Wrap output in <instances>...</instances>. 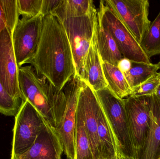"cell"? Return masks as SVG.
<instances>
[{"instance_id":"obj_20","label":"cell","mask_w":160,"mask_h":159,"mask_svg":"<svg viewBox=\"0 0 160 159\" xmlns=\"http://www.w3.org/2000/svg\"><path fill=\"white\" fill-rule=\"evenodd\" d=\"M75 159H94L86 132L82 113L78 105L75 134Z\"/></svg>"},{"instance_id":"obj_2","label":"cell","mask_w":160,"mask_h":159,"mask_svg":"<svg viewBox=\"0 0 160 159\" xmlns=\"http://www.w3.org/2000/svg\"><path fill=\"white\" fill-rule=\"evenodd\" d=\"M19 85L24 100L35 108L50 125L56 129L66 106L63 91L57 89L46 78L38 75L31 65L19 68Z\"/></svg>"},{"instance_id":"obj_16","label":"cell","mask_w":160,"mask_h":159,"mask_svg":"<svg viewBox=\"0 0 160 159\" xmlns=\"http://www.w3.org/2000/svg\"><path fill=\"white\" fill-rule=\"evenodd\" d=\"M97 43L102 62L117 66L118 62L124 57L110 33L98 23Z\"/></svg>"},{"instance_id":"obj_5","label":"cell","mask_w":160,"mask_h":159,"mask_svg":"<svg viewBox=\"0 0 160 159\" xmlns=\"http://www.w3.org/2000/svg\"><path fill=\"white\" fill-rule=\"evenodd\" d=\"M98 18V24L110 33L124 58L132 62L151 63L139 42L104 1L100 2Z\"/></svg>"},{"instance_id":"obj_27","label":"cell","mask_w":160,"mask_h":159,"mask_svg":"<svg viewBox=\"0 0 160 159\" xmlns=\"http://www.w3.org/2000/svg\"><path fill=\"white\" fill-rule=\"evenodd\" d=\"M61 0H42L41 15L43 17L52 14L61 2Z\"/></svg>"},{"instance_id":"obj_29","label":"cell","mask_w":160,"mask_h":159,"mask_svg":"<svg viewBox=\"0 0 160 159\" xmlns=\"http://www.w3.org/2000/svg\"><path fill=\"white\" fill-rule=\"evenodd\" d=\"M117 156L118 159H136L132 157H130L128 156H126L124 154H121L119 152L117 151Z\"/></svg>"},{"instance_id":"obj_23","label":"cell","mask_w":160,"mask_h":159,"mask_svg":"<svg viewBox=\"0 0 160 159\" xmlns=\"http://www.w3.org/2000/svg\"><path fill=\"white\" fill-rule=\"evenodd\" d=\"M140 45L150 59L153 56L160 54V12L151 22Z\"/></svg>"},{"instance_id":"obj_21","label":"cell","mask_w":160,"mask_h":159,"mask_svg":"<svg viewBox=\"0 0 160 159\" xmlns=\"http://www.w3.org/2000/svg\"><path fill=\"white\" fill-rule=\"evenodd\" d=\"M159 69L158 63L132 62L130 70L124 74L129 86L132 89L146 81L158 72Z\"/></svg>"},{"instance_id":"obj_25","label":"cell","mask_w":160,"mask_h":159,"mask_svg":"<svg viewBox=\"0 0 160 159\" xmlns=\"http://www.w3.org/2000/svg\"><path fill=\"white\" fill-rule=\"evenodd\" d=\"M160 84V73H156L143 83L132 89L130 96L134 97H150L156 95Z\"/></svg>"},{"instance_id":"obj_6","label":"cell","mask_w":160,"mask_h":159,"mask_svg":"<svg viewBox=\"0 0 160 159\" xmlns=\"http://www.w3.org/2000/svg\"><path fill=\"white\" fill-rule=\"evenodd\" d=\"M46 122L35 108L25 101L15 116L11 159L19 157L31 147Z\"/></svg>"},{"instance_id":"obj_33","label":"cell","mask_w":160,"mask_h":159,"mask_svg":"<svg viewBox=\"0 0 160 159\" xmlns=\"http://www.w3.org/2000/svg\"><path fill=\"white\" fill-rule=\"evenodd\" d=\"M117 158H118V157H117Z\"/></svg>"},{"instance_id":"obj_32","label":"cell","mask_w":160,"mask_h":159,"mask_svg":"<svg viewBox=\"0 0 160 159\" xmlns=\"http://www.w3.org/2000/svg\"><path fill=\"white\" fill-rule=\"evenodd\" d=\"M158 63L159 65H160V62H159V63Z\"/></svg>"},{"instance_id":"obj_1","label":"cell","mask_w":160,"mask_h":159,"mask_svg":"<svg viewBox=\"0 0 160 159\" xmlns=\"http://www.w3.org/2000/svg\"><path fill=\"white\" fill-rule=\"evenodd\" d=\"M29 63L38 75L46 78L60 91L75 74L67 35L61 21L53 14L43 18L40 40Z\"/></svg>"},{"instance_id":"obj_7","label":"cell","mask_w":160,"mask_h":159,"mask_svg":"<svg viewBox=\"0 0 160 159\" xmlns=\"http://www.w3.org/2000/svg\"><path fill=\"white\" fill-rule=\"evenodd\" d=\"M104 2L141 44L151 23L148 18L149 1L106 0Z\"/></svg>"},{"instance_id":"obj_19","label":"cell","mask_w":160,"mask_h":159,"mask_svg":"<svg viewBox=\"0 0 160 159\" xmlns=\"http://www.w3.org/2000/svg\"><path fill=\"white\" fill-rule=\"evenodd\" d=\"M95 7L93 1L91 0H61L52 14L62 21L87 15Z\"/></svg>"},{"instance_id":"obj_13","label":"cell","mask_w":160,"mask_h":159,"mask_svg":"<svg viewBox=\"0 0 160 159\" xmlns=\"http://www.w3.org/2000/svg\"><path fill=\"white\" fill-rule=\"evenodd\" d=\"M63 147L56 129L46 121L31 147L12 159H62Z\"/></svg>"},{"instance_id":"obj_26","label":"cell","mask_w":160,"mask_h":159,"mask_svg":"<svg viewBox=\"0 0 160 159\" xmlns=\"http://www.w3.org/2000/svg\"><path fill=\"white\" fill-rule=\"evenodd\" d=\"M20 16L33 17L41 15L42 0H17Z\"/></svg>"},{"instance_id":"obj_10","label":"cell","mask_w":160,"mask_h":159,"mask_svg":"<svg viewBox=\"0 0 160 159\" xmlns=\"http://www.w3.org/2000/svg\"><path fill=\"white\" fill-rule=\"evenodd\" d=\"M148 97L129 96L124 99L132 141L138 159L145 143L151 125Z\"/></svg>"},{"instance_id":"obj_31","label":"cell","mask_w":160,"mask_h":159,"mask_svg":"<svg viewBox=\"0 0 160 159\" xmlns=\"http://www.w3.org/2000/svg\"><path fill=\"white\" fill-rule=\"evenodd\" d=\"M112 159H118L117 157V155L116 156H115V157H114Z\"/></svg>"},{"instance_id":"obj_30","label":"cell","mask_w":160,"mask_h":159,"mask_svg":"<svg viewBox=\"0 0 160 159\" xmlns=\"http://www.w3.org/2000/svg\"><path fill=\"white\" fill-rule=\"evenodd\" d=\"M156 95L158 96L159 98H160V84L158 88V90H157V93H156Z\"/></svg>"},{"instance_id":"obj_24","label":"cell","mask_w":160,"mask_h":159,"mask_svg":"<svg viewBox=\"0 0 160 159\" xmlns=\"http://www.w3.org/2000/svg\"><path fill=\"white\" fill-rule=\"evenodd\" d=\"M24 100L11 96L4 87L0 82V113L7 116H15Z\"/></svg>"},{"instance_id":"obj_3","label":"cell","mask_w":160,"mask_h":159,"mask_svg":"<svg viewBox=\"0 0 160 159\" xmlns=\"http://www.w3.org/2000/svg\"><path fill=\"white\" fill-rule=\"evenodd\" d=\"M114 137L118 152L138 159L132 141L124 99L107 87L95 91Z\"/></svg>"},{"instance_id":"obj_4","label":"cell","mask_w":160,"mask_h":159,"mask_svg":"<svg viewBox=\"0 0 160 159\" xmlns=\"http://www.w3.org/2000/svg\"><path fill=\"white\" fill-rule=\"evenodd\" d=\"M62 21L72 49L75 75L82 79L85 59L98 25L96 7L87 15Z\"/></svg>"},{"instance_id":"obj_28","label":"cell","mask_w":160,"mask_h":159,"mask_svg":"<svg viewBox=\"0 0 160 159\" xmlns=\"http://www.w3.org/2000/svg\"><path fill=\"white\" fill-rule=\"evenodd\" d=\"M132 62L128 59L124 58L118 62L117 67L123 73L127 72L130 70Z\"/></svg>"},{"instance_id":"obj_14","label":"cell","mask_w":160,"mask_h":159,"mask_svg":"<svg viewBox=\"0 0 160 159\" xmlns=\"http://www.w3.org/2000/svg\"><path fill=\"white\" fill-rule=\"evenodd\" d=\"M97 28L86 56L82 80L87 83L95 91L107 87L102 69V62L97 46Z\"/></svg>"},{"instance_id":"obj_18","label":"cell","mask_w":160,"mask_h":159,"mask_svg":"<svg viewBox=\"0 0 160 159\" xmlns=\"http://www.w3.org/2000/svg\"><path fill=\"white\" fill-rule=\"evenodd\" d=\"M98 120V136L101 158L112 159L116 156L117 149L114 137L101 106Z\"/></svg>"},{"instance_id":"obj_8","label":"cell","mask_w":160,"mask_h":159,"mask_svg":"<svg viewBox=\"0 0 160 159\" xmlns=\"http://www.w3.org/2000/svg\"><path fill=\"white\" fill-rule=\"evenodd\" d=\"M41 15L33 17L22 16L18 21L12 34L13 47L19 68L29 63L34 56L43 27Z\"/></svg>"},{"instance_id":"obj_9","label":"cell","mask_w":160,"mask_h":159,"mask_svg":"<svg viewBox=\"0 0 160 159\" xmlns=\"http://www.w3.org/2000/svg\"><path fill=\"white\" fill-rule=\"evenodd\" d=\"M82 80L74 74L62 89L66 98V106L62 120L55 129L67 159H75L76 113Z\"/></svg>"},{"instance_id":"obj_22","label":"cell","mask_w":160,"mask_h":159,"mask_svg":"<svg viewBox=\"0 0 160 159\" xmlns=\"http://www.w3.org/2000/svg\"><path fill=\"white\" fill-rule=\"evenodd\" d=\"M19 16L17 0H0V34L7 28L13 34Z\"/></svg>"},{"instance_id":"obj_15","label":"cell","mask_w":160,"mask_h":159,"mask_svg":"<svg viewBox=\"0 0 160 159\" xmlns=\"http://www.w3.org/2000/svg\"><path fill=\"white\" fill-rule=\"evenodd\" d=\"M151 123L144 146L138 159H160V98L148 97Z\"/></svg>"},{"instance_id":"obj_12","label":"cell","mask_w":160,"mask_h":159,"mask_svg":"<svg viewBox=\"0 0 160 159\" xmlns=\"http://www.w3.org/2000/svg\"><path fill=\"white\" fill-rule=\"evenodd\" d=\"M78 106L82 113L85 128L94 158L101 159L98 136L100 104L95 91L87 83L83 81L79 94Z\"/></svg>"},{"instance_id":"obj_17","label":"cell","mask_w":160,"mask_h":159,"mask_svg":"<svg viewBox=\"0 0 160 159\" xmlns=\"http://www.w3.org/2000/svg\"><path fill=\"white\" fill-rule=\"evenodd\" d=\"M102 67L107 87L120 99L129 97L131 94L132 89L124 73L117 66L107 63L102 62Z\"/></svg>"},{"instance_id":"obj_11","label":"cell","mask_w":160,"mask_h":159,"mask_svg":"<svg viewBox=\"0 0 160 159\" xmlns=\"http://www.w3.org/2000/svg\"><path fill=\"white\" fill-rule=\"evenodd\" d=\"M19 68L14 52L12 33L5 28L0 34V82L11 96L25 101L19 85Z\"/></svg>"}]
</instances>
